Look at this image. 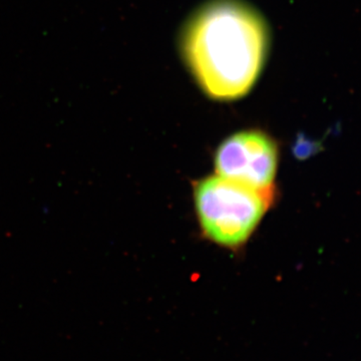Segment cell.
I'll return each mask as SVG.
<instances>
[{
	"label": "cell",
	"instance_id": "cell-3",
	"mask_svg": "<svg viewBox=\"0 0 361 361\" xmlns=\"http://www.w3.org/2000/svg\"><path fill=\"white\" fill-rule=\"evenodd\" d=\"M221 177L254 189L273 190L278 148L272 137L260 130H244L226 139L215 156Z\"/></svg>",
	"mask_w": 361,
	"mask_h": 361
},
{
	"label": "cell",
	"instance_id": "cell-2",
	"mask_svg": "<svg viewBox=\"0 0 361 361\" xmlns=\"http://www.w3.org/2000/svg\"><path fill=\"white\" fill-rule=\"evenodd\" d=\"M195 207L202 231L228 248L245 243L269 208L273 190L254 189L216 174L194 189Z\"/></svg>",
	"mask_w": 361,
	"mask_h": 361
},
{
	"label": "cell",
	"instance_id": "cell-1",
	"mask_svg": "<svg viewBox=\"0 0 361 361\" xmlns=\"http://www.w3.org/2000/svg\"><path fill=\"white\" fill-rule=\"evenodd\" d=\"M268 30L239 0H214L188 21L180 49L201 89L218 101L248 94L264 65Z\"/></svg>",
	"mask_w": 361,
	"mask_h": 361
}]
</instances>
